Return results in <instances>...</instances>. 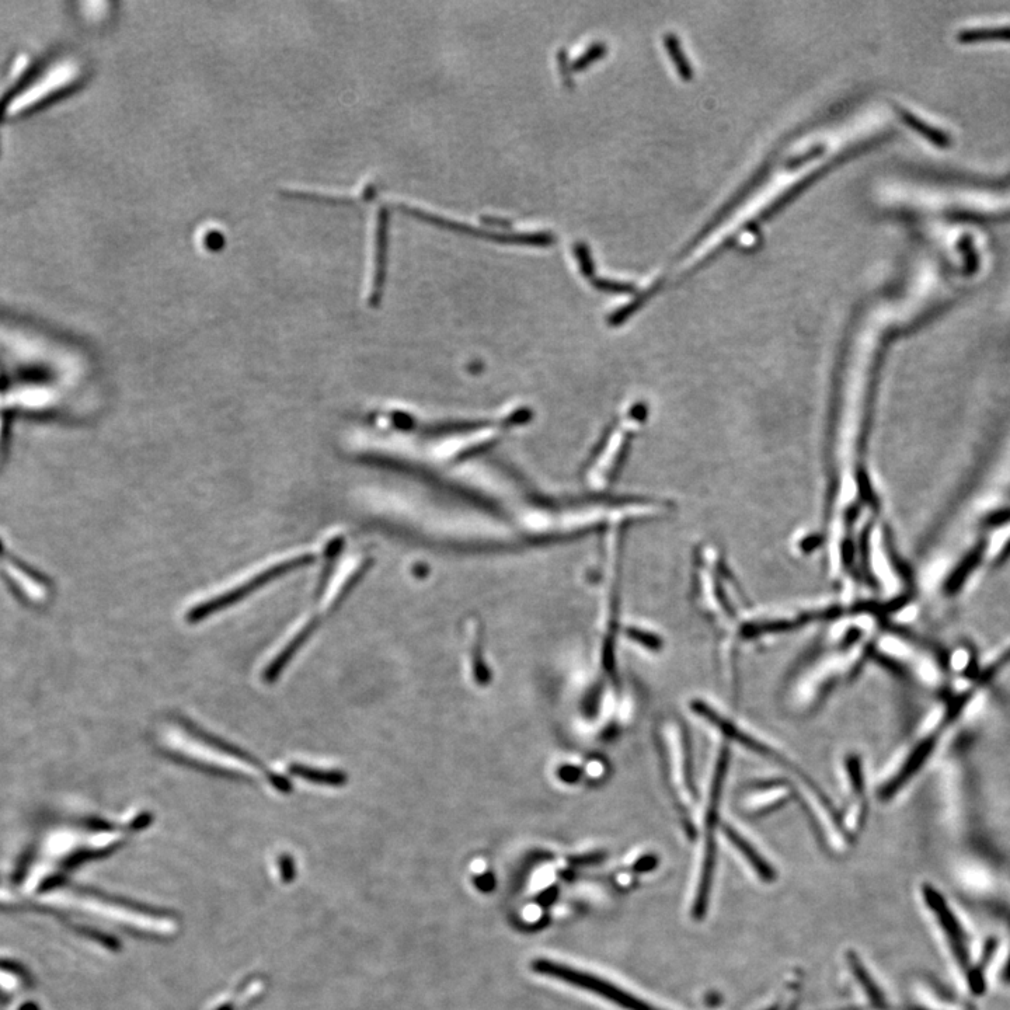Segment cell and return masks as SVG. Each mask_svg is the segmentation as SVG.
<instances>
[{"mask_svg":"<svg viewBox=\"0 0 1010 1010\" xmlns=\"http://www.w3.org/2000/svg\"><path fill=\"white\" fill-rule=\"evenodd\" d=\"M315 560V553L312 552H302L298 555H289L284 557V559L277 560V562L267 564L263 569L256 571L249 578H245L242 583L236 585V587L229 588L217 597L207 599V601L201 602L191 609L187 614V621L190 623H197L204 621L208 616L212 614H217V612L222 611V609L229 608L235 602H239L240 599L247 597L250 592L259 590V588L264 587L268 581H273L275 578L284 576V574L289 573V571L301 569V567L308 566Z\"/></svg>","mask_w":1010,"mask_h":1010,"instance_id":"cell-1","label":"cell"},{"mask_svg":"<svg viewBox=\"0 0 1010 1010\" xmlns=\"http://www.w3.org/2000/svg\"><path fill=\"white\" fill-rule=\"evenodd\" d=\"M396 208L402 212V214L407 215V217L419 219V221L427 222V224L437 226V228L447 229V231L452 232L465 233V235L473 236V238L490 240V242L505 243V245L527 246H550L556 242V236L553 235L552 232H493L487 231V229H479L475 228V226L461 224V222L451 221V219L438 217V215L419 210V208L409 207V205L399 204Z\"/></svg>","mask_w":1010,"mask_h":1010,"instance_id":"cell-2","label":"cell"},{"mask_svg":"<svg viewBox=\"0 0 1010 1010\" xmlns=\"http://www.w3.org/2000/svg\"><path fill=\"white\" fill-rule=\"evenodd\" d=\"M535 970L538 973L552 975L553 978H559L564 982H569V984L577 985V987L588 989V991L595 992V994L605 996L609 1001L615 1002L616 1005L622 1006V1008L629 1010H656L653 1006L647 1005L640 999L635 998L628 994V992H623L621 989L612 987L608 982L598 980V978L591 977L584 973H578L577 970L562 966V964L553 963V961L538 960L534 964Z\"/></svg>","mask_w":1010,"mask_h":1010,"instance_id":"cell-3","label":"cell"},{"mask_svg":"<svg viewBox=\"0 0 1010 1010\" xmlns=\"http://www.w3.org/2000/svg\"><path fill=\"white\" fill-rule=\"evenodd\" d=\"M388 231L389 210L386 207H381L379 208L378 224H376L375 273L371 295H369L371 305H376L381 299L383 284H385L386 263H388Z\"/></svg>","mask_w":1010,"mask_h":1010,"instance_id":"cell-4","label":"cell"},{"mask_svg":"<svg viewBox=\"0 0 1010 1010\" xmlns=\"http://www.w3.org/2000/svg\"><path fill=\"white\" fill-rule=\"evenodd\" d=\"M318 626V621L315 618L309 619L308 622L303 623L301 629L292 636V639L285 644L284 649L280 651L277 657L274 658L273 663L268 665L266 672H264V679L267 682H274L275 679L280 677L282 670L287 667L289 660L295 656L296 651L301 649L303 643L309 639L312 635L313 630Z\"/></svg>","mask_w":1010,"mask_h":1010,"instance_id":"cell-5","label":"cell"},{"mask_svg":"<svg viewBox=\"0 0 1010 1010\" xmlns=\"http://www.w3.org/2000/svg\"><path fill=\"white\" fill-rule=\"evenodd\" d=\"M289 772L298 778L309 780V782L319 783V785L340 786L346 783V775L339 771H326V769L313 768V766L292 764Z\"/></svg>","mask_w":1010,"mask_h":1010,"instance_id":"cell-6","label":"cell"},{"mask_svg":"<svg viewBox=\"0 0 1010 1010\" xmlns=\"http://www.w3.org/2000/svg\"><path fill=\"white\" fill-rule=\"evenodd\" d=\"M727 835H729V838H731L733 844L736 845L738 851L744 853L745 858H747L748 862L752 863L751 866H754L755 872L759 874V877H761V879H764L765 881L773 879V872L771 867L766 865L765 860L759 858V856L757 855L758 852H755V849L752 848L751 845H748L747 841H745L743 837H740V835L736 834V832H734V830H731V828L730 830H727Z\"/></svg>","mask_w":1010,"mask_h":1010,"instance_id":"cell-7","label":"cell"},{"mask_svg":"<svg viewBox=\"0 0 1010 1010\" xmlns=\"http://www.w3.org/2000/svg\"><path fill=\"white\" fill-rule=\"evenodd\" d=\"M987 40L1010 41V29L971 30L960 34V41L963 43Z\"/></svg>","mask_w":1010,"mask_h":1010,"instance_id":"cell-8","label":"cell"},{"mask_svg":"<svg viewBox=\"0 0 1010 1010\" xmlns=\"http://www.w3.org/2000/svg\"><path fill=\"white\" fill-rule=\"evenodd\" d=\"M606 51H608V47H606L604 43L591 44L590 47H588L587 50H585V52H583V54H581L580 57L571 64V71H584V69H587L588 66L594 64L595 61L604 57Z\"/></svg>","mask_w":1010,"mask_h":1010,"instance_id":"cell-9","label":"cell"},{"mask_svg":"<svg viewBox=\"0 0 1010 1010\" xmlns=\"http://www.w3.org/2000/svg\"><path fill=\"white\" fill-rule=\"evenodd\" d=\"M574 254H576V259L578 261V266H580L581 273L588 278L594 277L595 263L594 260H592L590 247H588L587 243L577 242L576 245H574Z\"/></svg>","mask_w":1010,"mask_h":1010,"instance_id":"cell-10","label":"cell"},{"mask_svg":"<svg viewBox=\"0 0 1010 1010\" xmlns=\"http://www.w3.org/2000/svg\"><path fill=\"white\" fill-rule=\"evenodd\" d=\"M557 64H559L560 75H562L564 85L569 87H574L573 71H571V64L569 62V55L564 48H560L557 51Z\"/></svg>","mask_w":1010,"mask_h":1010,"instance_id":"cell-11","label":"cell"},{"mask_svg":"<svg viewBox=\"0 0 1010 1010\" xmlns=\"http://www.w3.org/2000/svg\"><path fill=\"white\" fill-rule=\"evenodd\" d=\"M591 282L595 288L601 289V291L628 292L633 289V285L623 284V282L604 280V278H592Z\"/></svg>","mask_w":1010,"mask_h":1010,"instance_id":"cell-12","label":"cell"},{"mask_svg":"<svg viewBox=\"0 0 1010 1010\" xmlns=\"http://www.w3.org/2000/svg\"><path fill=\"white\" fill-rule=\"evenodd\" d=\"M480 221H482L483 224L493 226V228L510 229L511 226H513V224H511V221H508V219L504 218L482 217L480 218Z\"/></svg>","mask_w":1010,"mask_h":1010,"instance_id":"cell-13","label":"cell"}]
</instances>
